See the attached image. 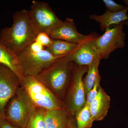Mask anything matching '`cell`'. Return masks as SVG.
I'll return each mask as SVG.
<instances>
[{"label":"cell","instance_id":"1","mask_svg":"<svg viewBox=\"0 0 128 128\" xmlns=\"http://www.w3.org/2000/svg\"><path fill=\"white\" fill-rule=\"evenodd\" d=\"M13 24L0 32V41L11 51L19 56L34 41L37 34L29 15V11L22 9L13 14Z\"/></svg>","mask_w":128,"mask_h":128},{"label":"cell","instance_id":"10","mask_svg":"<svg viewBox=\"0 0 128 128\" xmlns=\"http://www.w3.org/2000/svg\"><path fill=\"white\" fill-rule=\"evenodd\" d=\"M99 36L92 34L87 39L78 44L75 49L68 55L70 60L78 66H88L97 58H101L96 44V40Z\"/></svg>","mask_w":128,"mask_h":128},{"label":"cell","instance_id":"2","mask_svg":"<svg viewBox=\"0 0 128 128\" xmlns=\"http://www.w3.org/2000/svg\"><path fill=\"white\" fill-rule=\"evenodd\" d=\"M74 66V63L66 56L56 60L35 77L64 102L71 82Z\"/></svg>","mask_w":128,"mask_h":128},{"label":"cell","instance_id":"23","mask_svg":"<svg viewBox=\"0 0 128 128\" xmlns=\"http://www.w3.org/2000/svg\"><path fill=\"white\" fill-rule=\"evenodd\" d=\"M45 49V48L41 44L35 41H34L25 50L32 52H37Z\"/></svg>","mask_w":128,"mask_h":128},{"label":"cell","instance_id":"3","mask_svg":"<svg viewBox=\"0 0 128 128\" xmlns=\"http://www.w3.org/2000/svg\"><path fill=\"white\" fill-rule=\"evenodd\" d=\"M21 82V86L35 107L47 110L64 108V102L35 77L24 76Z\"/></svg>","mask_w":128,"mask_h":128},{"label":"cell","instance_id":"26","mask_svg":"<svg viewBox=\"0 0 128 128\" xmlns=\"http://www.w3.org/2000/svg\"><path fill=\"white\" fill-rule=\"evenodd\" d=\"M124 24H125L127 26H128V19H127V20L126 21L124 22Z\"/></svg>","mask_w":128,"mask_h":128},{"label":"cell","instance_id":"21","mask_svg":"<svg viewBox=\"0 0 128 128\" xmlns=\"http://www.w3.org/2000/svg\"><path fill=\"white\" fill-rule=\"evenodd\" d=\"M53 39L47 34L44 32L39 33L37 34L34 41L41 44L45 48L49 47L52 43Z\"/></svg>","mask_w":128,"mask_h":128},{"label":"cell","instance_id":"11","mask_svg":"<svg viewBox=\"0 0 128 128\" xmlns=\"http://www.w3.org/2000/svg\"><path fill=\"white\" fill-rule=\"evenodd\" d=\"M48 35L53 39H59L72 43L79 44L90 36L85 35L77 31L73 19L67 18L61 25L52 30Z\"/></svg>","mask_w":128,"mask_h":128},{"label":"cell","instance_id":"18","mask_svg":"<svg viewBox=\"0 0 128 128\" xmlns=\"http://www.w3.org/2000/svg\"><path fill=\"white\" fill-rule=\"evenodd\" d=\"M76 128H91L94 120L90 112L89 105L85 106L75 115Z\"/></svg>","mask_w":128,"mask_h":128},{"label":"cell","instance_id":"7","mask_svg":"<svg viewBox=\"0 0 128 128\" xmlns=\"http://www.w3.org/2000/svg\"><path fill=\"white\" fill-rule=\"evenodd\" d=\"M18 57L24 76L34 77L60 58L54 56L46 49L37 52L25 50Z\"/></svg>","mask_w":128,"mask_h":128},{"label":"cell","instance_id":"17","mask_svg":"<svg viewBox=\"0 0 128 128\" xmlns=\"http://www.w3.org/2000/svg\"><path fill=\"white\" fill-rule=\"evenodd\" d=\"M101 60L100 57L97 58L88 66L87 74L83 80L86 96L94 86L96 78L99 74L98 68Z\"/></svg>","mask_w":128,"mask_h":128},{"label":"cell","instance_id":"19","mask_svg":"<svg viewBox=\"0 0 128 128\" xmlns=\"http://www.w3.org/2000/svg\"><path fill=\"white\" fill-rule=\"evenodd\" d=\"M46 110L34 107L26 128H47L44 120Z\"/></svg>","mask_w":128,"mask_h":128},{"label":"cell","instance_id":"22","mask_svg":"<svg viewBox=\"0 0 128 128\" xmlns=\"http://www.w3.org/2000/svg\"><path fill=\"white\" fill-rule=\"evenodd\" d=\"M102 1L107 10L113 12L120 11L126 7L123 5L117 4L112 0H103Z\"/></svg>","mask_w":128,"mask_h":128},{"label":"cell","instance_id":"6","mask_svg":"<svg viewBox=\"0 0 128 128\" xmlns=\"http://www.w3.org/2000/svg\"><path fill=\"white\" fill-rule=\"evenodd\" d=\"M28 11L31 22L38 34L44 32L48 34L63 22L46 2L33 1Z\"/></svg>","mask_w":128,"mask_h":128},{"label":"cell","instance_id":"20","mask_svg":"<svg viewBox=\"0 0 128 128\" xmlns=\"http://www.w3.org/2000/svg\"><path fill=\"white\" fill-rule=\"evenodd\" d=\"M100 80L101 76L98 74L96 78L94 86L86 95V105H90L92 101L93 100L97 94L98 88L100 86Z\"/></svg>","mask_w":128,"mask_h":128},{"label":"cell","instance_id":"4","mask_svg":"<svg viewBox=\"0 0 128 128\" xmlns=\"http://www.w3.org/2000/svg\"><path fill=\"white\" fill-rule=\"evenodd\" d=\"M34 107L26 92L20 86L6 106L4 118L16 127L26 128Z\"/></svg>","mask_w":128,"mask_h":128},{"label":"cell","instance_id":"5","mask_svg":"<svg viewBox=\"0 0 128 128\" xmlns=\"http://www.w3.org/2000/svg\"><path fill=\"white\" fill-rule=\"evenodd\" d=\"M88 70V66H80L74 64L71 82L64 102L66 110L74 116L86 102L82 77Z\"/></svg>","mask_w":128,"mask_h":128},{"label":"cell","instance_id":"13","mask_svg":"<svg viewBox=\"0 0 128 128\" xmlns=\"http://www.w3.org/2000/svg\"><path fill=\"white\" fill-rule=\"evenodd\" d=\"M110 98L100 86L96 96L89 105L90 112L94 121L102 120L108 114L110 106Z\"/></svg>","mask_w":128,"mask_h":128},{"label":"cell","instance_id":"12","mask_svg":"<svg viewBox=\"0 0 128 128\" xmlns=\"http://www.w3.org/2000/svg\"><path fill=\"white\" fill-rule=\"evenodd\" d=\"M44 120L47 128H76L75 116L65 108L46 110Z\"/></svg>","mask_w":128,"mask_h":128},{"label":"cell","instance_id":"27","mask_svg":"<svg viewBox=\"0 0 128 128\" xmlns=\"http://www.w3.org/2000/svg\"><path fill=\"white\" fill-rule=\"evenodd\" d=\"M2 118V115H1L0 114V122Z\"/></svg>","mask_w":128,"mask_h":128},{"label":"cell","instance_id":"8","mask_svg":"<svg viewBox=\"0 0 128 128\" xmlns=\"http://www.w3.org/2000/svg\"><path fill=\"white\" fill-rule=\"evenodd\" d=\"M124 22L113 28H107L102 35L96 40L101 60L107 59L110 54L117 49L124 48L126 34L124 31Z\"/></svg>","mask_w":128,"mask_h":128},{"label":"cell","instance_id":"24","mask_svg":"<svg viewBox=\"0 0 128 128\" xmlns=\"http://www.w3.org/2000/svg\"><path fill=\"white\" fill-rule=\"evenodd\" d=\"M0 128H20L12 124L5 118H2L0 122Z\"/></svg>","mask_w":128,"mask_h":128},{"label":"cell","instance_id":"9","mask_svg":"<svg viewBox=\"0 0 128 128\" xmlns=\"http://www.w3.org/2000/svg\"><path fill=\"white\" fill-rule=\"evenodd\" d=\"M21 84V80L14 71L0 64V114L2 118L6 106Z\"/></svg>","mask_w":128,"mask_h":128},{"label":"cell","instance_id":"15","mask_svg":"<svg viewBox=\"0 0 128 128\" xmlns=\"http://www.w3.org/2000/svg\"><path fill=\"white\" fill-rule=\"evenodd\" d=\"M0 64L7 66L14 72L22 80L24 76L18 58L0 41Z\"/></svg>","mask_w":128,"mask_h":128},{"label":"cell","instance_id":"14","mask_svg":"<svg viewBox=\"0 0 128 128\" xmlns=\"http://www.w3.org/2000/svg\"><path fill=\"white\" fill-rule=\"evenodd\" d=\"M128 7L126 6L120 11L113 12L107 10L102 15L92 14L89 18L100 24L101 30L104 32L112 25H117L126 21L128 19Z\"/></svg>","mask_w":128,"mask_h":128},{"label":"cell","instance_id":"25","mask_svg":"<svg viewBox=\"0 0 128 128\" xmlns=\"http://www.w3.org/2000/svg\"><path fill=\"white\" fill-rule=\"evenodd\" d=\"M124 2L127 6V7H128V0H124Z\"/></svg>","mask_w":128,"mask_h":128},{"label":"cell","instance_id":"16","mask_svg":"<svg viewBox=\"0 0 128 128\" xmlns=\"http://www.w3.org/2000/svg\"><path fill=\"white\" fill-rule=\"evenodd\" d=\"M78 44L60 40L53 39L51 45L45 48V49L55 57H63L70 54L76 48Z\"/></svg>","mask_w":128,"mask_h":128}]
</instances>
